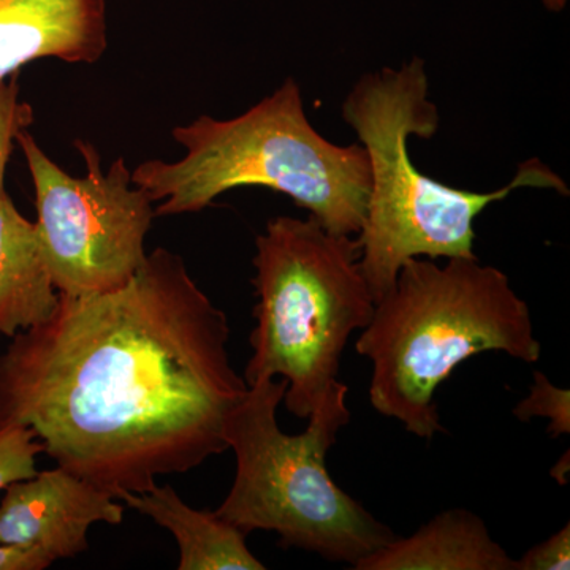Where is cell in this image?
Wrapping results in <instances>:
<instances>
[{
	"label": "cell",
	"instance_id": "cell-14",
	"mask_svg": "<svg viewBox=\"0 0 570 570\" xmlns=\"http://www.w3.org/2000/svg\"><path fill=\"white\" fill-rule=\"evenodd\" d=\"M43 444L26 426H7L0 430V491L18 480L37 474V456Z\"/></svg>",
	"mask_w": 570,
	"mask_h": 570
},
{
	"label": "cell",
	"instance_id": "cell-2",
	"mask_svg": "<svg viewBox=\"0 0 570 570\" xmlns=\"http://www.w3.org/2000/svg\"><path fill=\"white\" fill-rule=\"evenodd\" d=\"M371 363L370 403L407 433H442L436 392L453 371L483 352L539 362L542 344L531 311L509 277L478 257L404 262L373 318L355 341Z\"/></svg>",
	"mask_w": 570,
	"mask_h": 570
},
{
	"label": "cell",
	"instance_id": "cell-12",
	"mask_svg": "<svg viewBox=\"0 0 570 570\" xmlns=\"http://www.w3.org/2000/svg\"><path fill=\"white\" fill-rule=\"evenodd\" d=\"M121 501L171 532L178 543L179 570L266 569L247 547L246 532L216 512L190 508L174 487L156 485L126 494Z\"/></svg>",
	"mask_w": 570,
	"mask_h": 570
},
{
	"label": "cell",
	"instance_id": "cell-5",
	"mask_svg": "<svg viewBox=\"0 0 570 570\" xmlns=\"http://www.w3.org/2000/svg\"><path fill=\"white\" fill-rule=\"evenodd\" d=\"M285 389L283 379L255 382L228 420L225 441L236 472L216 513L246 534L276 532L284 549L354 569L396 535L326 469L330 449L351 422L347 385L340 379L330 385L302 434H285L277 423Z\"/></svg>",
	"mask_w": 570,
	"mask_h": 570
},
{
	"label": "cell",
	"instance_id": "cell-7",
	"mask_svg": "<svg viewBox=\"0 0 570 570\" xmlns=\"http://www.w3.org/2000/svg\"><path fill=\"white\" fill-rule=\"evenodd\" d=\"M17 142L36 187L37 235L59 294H102L129 283L148 255L145 239L156 214L124 157L104 174L96 146L75 141L88 175L73 178L28 129Z\"/></svg>",
	"mask_w": 570,
	"mask_h": 570
},
{
	"label": "cell",
	"instance_id": "cell-19",
	"mask_svg": "<svg viewBox=\"0 0 570 570\" xmlns=\"http://www.w3.org/2000/svg\"><path fill=\"white\" fill-rule=\"evenodd\" d=\"M543 6L547 7V9L551 11H561L564 9L566 3H568V0H542Z\"/></svg>",
	"mask_w": 570,
	"mask_h": 570
},
{
	"label": "cell",
	"instance_id": "cell-9",
	"mask_svg": "<svg viewBox=\"0 0 570 570\" xmlns=\"http://www.w3.org/2000/svg\"><path fill=\"white\" fill-rule=\"evenodd\" d=\"M107 48V0H0V80L37 59L94 63Z\"/></svg>",
	"mask_w": 570,
	"mask_h": 570
},
{
	"label": "cell",
	"instance_id": "cell-3",
	"mask_svg": "<svg viewBox=\"0 0 570 570\" xmlns=\"http://www.w3.org/2000/svg\"><path fill=\"white\" fill-rule=\"evenodd\" d=\"M344 121L358 135L371 167L366 217L356 235L360 268L379 302L392 291L412 257H478L474 223L483 209L520 187L569 195L560 176L538 159L520 165L515 178L493 193H471L420 174L409 154L412 137L438 132L439 111L428 97L425 62L367 73L343 104Z\"/></svg>",
	"mask_w": 570,
	"mask_h": 570
},
{
	"label": "cell",
	"instance_id": "cell-4",
	"mask_svg": "<svg viewBox=\"0 0 570 570\" xmlns=\"http://www.w3.org/2000/svg\"><path fill=\"white\" fill-rule=\"evenodd\" d=\"M171 135L186 149L181 160H148L132 171L135 186L163 202L156 217L198 213L228 190L261 186L288 195L332 234L362 230L371 189L365 148L322 137L292 78L245 115L200 116Z\"/></svg>",
	"mask_w": 570,
	"mask_h": 570
},
{
	"label": "cell",
	"instance_id": "cell-16",
	"mask_svg": "<svg viewBox=\"0 0 570 570\" xmlns=\"http://www.w3.org/2000/svg\"><path fill=\"white\" fill-rule=\"evenodd\" d=\"M570 568V524L528 550L517 560V570H568Z\"/></svg>",
	"mask_w": 570,
	"mask_h": 570
},
{
	"label": "cell",
	"instance_id": "cell-10",
	"mask_svg": "<svg viewBox=\"0 0 570 570\" xmlns=\"http://www.w3.org/2000/svg\"><path fill=\"white\" fill-rule=\"evenodd\" d=\"M355 570H517L478 513L452 509L438 513L409 538L390 540Z\"/></svg>",
	"mask_w": 570,
	"mask_h": 570
},
{
	"label": "cell",
	"instance_id": "cell-13",
	"mask_svg": "<svg viewBox=\"0 0 570 570\" xmlns=\"http://www.w3.org/2000/svg\"><path fill=\"white\" fill-rule=\"evenodd\" d=\"M513 417L528 423L534 417L550 422L549 434L557 439L570 434V392L551 384L542 371H534V384L530 395L521 400L512 411Z\"/></svg>",
	"mask_w": 570,
	"mask_h": 570
},
{
	"label": "cell",
	"instance_id": "cell-1",
	"mask_svg": "<svg viewBox=\"0 0 570 570\" xmlns=\"http://www.w3.org/2000/svg\"><path fill=\"white\" fill-rule=\"evenodd\" d=\"M230 325L181 255H146L102 294L62 295L50 318L0 354V430L26 426L58 466L116 499L228 450L249 385L228 355Z\"/></svg>",
	"mask_w": 570,
	"mask_h": 570
},
{
	"label": "cell",
	"instance_id": "cell-18",
	"mask_svg": "<svg viewBox=\"0 0 570 570\" xmlns=\"http://www.w3.org/2000/svg\"><path fill=\"white\" fill-rule=\"evenodd\" d=\"M569 468H570V464H569V453H568V456H566V461H564V459L558 461L557 466L551 469V478L557 479L558 482L561 483V485H564V483H566L564 472H566V474L569 475Z\"/></svg>",
	"mask_w": 570,
	"mask_h": 570
},
{
	"label": "cell",
	"instance_id": "cell-17",
	"mask_svg": "<svg viewBox=\"0 0 570 570\" xmlns=\"http://www.w3.org/2000/svg\"><path fill=\"white\" fill-rule=\"evenodd\" d=\"M55 564L36 550L0 543V570H45Z\"/></svg>",
	"mask_w": 570,
	"mask_h": 570
},
{
	"label": "cell",
	"instance_id": "cell-11",
	"mask_svg": "<svg viewBox=\"0 0 570 570\" xmlns=\"http://www.w3.org/2000/svg\"><path fill=\"white\" fill-rule=\"evenodd\" d=\"M59 292L41 250L36 223L7 193L0 195V335L13 337L55 313Z\"/></svg>",
	"mask_w": 570,
	"mask_h": 570
},
{
	"label": "cell",
	"instance_id": "cell-15",
	"mask_svg": "<svg viewBox=\"0 0 570 570\" xmlns=\"http://www.w3.org/2000/svg\"><path fill=\"white\" fill-rule=\"evenodd\" d=\"M33 121L31 105L21 102L18 81L0 80V195L6 193L7 164L13 151L14 141L21 130L28 129Z\"/></svg>",
	"mask_w": 570,
	"mask_h": 570
},
{
	"label": "cell",
	"instance_id": "cell-8",
	"mask_svg": "<svg viewBox=\"0 0 570 570\" xmlns=\"http://www.w3.org/2000/svg\"><path fill=\"white\" fill-rule=\"evenodd\" d=\"M0 502V543L36 550L52 562L88 550L96 523L118 527L124 505L66 468L10 483Z\"/></svg>",
	"mask_w": 570,
	"mask_h": 570
},
{
	"label": "cell",
	"instance_id": "cell-6",
	"mask_svg": "<svg viewBox=\"0 0 570 570\" xmlns=\"http://www.w3.org/2000/svg\"><path fill=\"white\" fill-rule=\"evenodd\" d=\"M254 268L253 355L243 377L247 385L283 379L285 407L307 419L340 379L348 340L376 307L358 243L313 216L275 217L255 239Z\"/></svg>",
	"mask_w": 570,
	"mask_h": 570
}]
</instances>
